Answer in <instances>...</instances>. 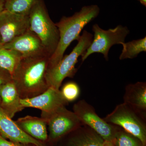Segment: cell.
<instances>
[{"mask_svg": "<svg viewBox=\"0 0 146 146\" xmlns=\"http://www.w3.org/2000/svg\"><path fill=\"white\" fill-rule=\"evenodd\" d=\"M4 9V0H0V12Z\"/></svg>", "mask_w": 146, "mask_h": 146, "instance_id": "24", "label": "cell"}, {"mask_svg": "<svg viewBox=\"0 0 146 146\" xmlns=\"http://www.w3.org/2000/svg\"><path fill=\"white\" fill-rule=\"evenodd\" d=\"M93 36L86 30L78 39V44L70 54L63 56L54 67L48 69L46 74L47 84L49 87L59 89L62 82L67 78H72L75 75V68L79 57L82 56L91 45Z\"/></svg>", "mask_w": 146, "mask_h": 146, "instance_id": "4", "label": "cell"}, {"mask_svg": "<svg viewBox=\"0 0 146 146\" xmlns=\"http://www.w3.org/2000/svg\"><path fill=\"white\" fill-rule=\"evenodd\" d=\"M23 58V56L16 50L0 48V67L7 71L12 76Z\"/></svg>", "mask_w": 146, "mask_h": 146, "instance_id": "17", "label": "cell"}, {"mask_svg": "<svg viewBox=\"0 0 146 146\" xmlns=\"http://www.w3.org/2000/svg\"><path fill=\"white\" fill-rule=\"evenodd\" d=\"M105 146H115L113 142H108L106 141V143Z\"/></svg>", "mask_w": 146, "mask_h": 146, "instance_id": "25", "label": "cell"}, {"mask_svg": "<svg viewBox=\"0 0 146 146\" xmlns=\"http://www.w3.org/2000/svg\"><path fill=\"white\" fill-rule=\"evenodd\" d=\"M143 5L146 6V0H138Z\"/></svg>", "mask_w": 146, "mask_h": 146, "instance_id": "26", "label": "cell"}, {"mask_svg": "<svg viewBox=\"0 0 146 146\" xmlns=\"http://www.w3.org/2000/svg\"><path fill=\"white\" fill-rule=\"evenodd\" d=\"M138 112L146 115V83L138 82L125 86L123 102Z\"/></svg>", "mask_w": 146, "mask_h": 146, "instance_id": "14", "label": "cell"}, {"mask_svg": "<svg viewBox=\"0 0 146 146\" xmlns=\"http://www.w3.org/2000/svg\"><path fill=\"white\" fill-rule=\"evenodd\" d=\"M63 97L69 102L77 99L80 94V89L77 84L71 82L65 84L60 90Z\"/></svg>", "mask_w": 146, "mask_h": 146, "instance_id": "21", "label": "cell"}, {"mask_svg": "<svg viewBox=\"0 0 146 146\" xmlns=\"http://www.w3.org/2000/svg\"><path fill=\"white\" fill-rule=\"evenodd\" d=\"M31 144H23L8 141L0 136V146H29Z\"/></svg>", "mask_w": 146, "mask_h": 146, "instance_id": "23", "label": "cell"}, {"mask_svg": "<svg viewBox=\"0 0 146 146\" xmlns=\"http://www.w3.org/2000/svg\"><path fill=\"white\" fill-rule=\"evenodd\" d=\"M123 50L120 54V60L133 59L140 53L146 52V37L142 39L124 42L121 44Z\"/></svg>", "mask_w": 146, "mask_h": 146, "instance_id": "18", "label": "cell"}, {"mask_svg": "<svg viewBox=\"0 0 146 146\" xmlns=\"http://www.w3.org/2000/svg\"><path fill=\"white\" fill-rule=\"evenodd\" d=\"M1 47H2V46H1V44H0V48H1Z\"/></svg>", "mask_w": 146, "mask_h": 146, "instance_id": "27", "label": "cell"}, {"mask_svg": "<svg viewBox=\"0 0 146 146\" xmlns=\"http://www.w3.org/2000/svg\"><path fill=\"white\" fill-rule=\"evenodd\" d=\"M15 122L20 128L33 138L43 142L48 141L47 123L43 118L27 115L19 118Z\"/></svg>", "mask_w": 146, "mask_h": 146, "instance_id": "15", "label": "cell"}, {"mask_svg": "<svg viewBox=\"0 0 146 146\" xmlns=\"http://www.w3.org/2000/svg\"><path fill=\"white\" fill-rule=\"evenodd\" d=\"M21 99L12 80L0 86V106L11 119L16 113L25 109L21 104Z\"/></svg>", "mask_w": 146, "mask_h": 146, "instance_id": "13", "label": "cell"}, {"mask_svg": "<svg viewBox=\"0 0 146 146\" xmlns=\"http://www.w3.org/2000/svg\"><path fill=\"white\" fill-rule=\"evenodd\" d=\"M44 119L48 126V139L52 142L58 141L84 125L74 112L67 109L65 106L60 108Z\"/></svg>", "mask_w": 146, "mask_h": 146, "instance_id": "8", "label": "cell"}, {"mask_svg": "<svg viewBox=\"0 0 146 146\" xmlns=\"http://www.w3.org/2000/svg\"><path fill=\"white\" fill-rule=\"evenodd\" d=\"M0 136L15 143L31 144L36 146H45L44 142L29 136L19 127L3 110L0 106Z\"/></svg>", "mask_w": 146, "mask_h": 146, "instance_id": "12", "label": "cell"}, {"mask_svg": "<svg viewBox=\"0 0 146 146\" xmlns=\"http://www.w3.org/2000/svg\"><path fill=\"white\" fill-rule=\"evenodd\" d=\"M2 47L18 52L23 58L50 56L39 37L29 29Z\"/></svg>", "mask_w": 146, "mask_h": 146, "instance_id": "11", "label": "cell"}, {"mask_svg": "<svg viewBox=\"0 0 146 146\" xmlns=\"http://www.w3.org/2000/svg\"><path fill=\"white\" fill-rule=\"evenodd\" d=\"M104 119L137 137L146 146V115L123 103L117 106Z\"/></svg>", "mask_w": 146, "mask_h": 146, "instance_id": "5", "label": "cell"}, {"mask_svg": "<svg viewBox=\"0 0 146 146\" xmlns=\"http://www.w3.org/2000/svg\"><path fill=\"white\" fill-rule=\"evenodd\" d=\"M115 146H144L137 137L117 126L114 142Z\"/></svg>", "mask_w": 146, "mask_h": 146, "instance_id": "20", "label": "cell"}, {"mask_svg": "<svg viewBox=\"0 0 146 146\" xmlns=\"http://www.w3.org/2000/svg\"><path fill=\"white\" fill-rule=\"evenodd\" d=\"M38 0H4V9L11 13L28 16Z\"/></svg>", "mask_w": 146, "mask_h": 146, "instance_id": "19", "label": "cell"}, {"mask_svg": "<svg viewBox=\"0 0 146 146\" xmlns=\"http://www.w3.org/2000/svg\"><path fill=\"white\" fill-rule=\"evenodd\" d=\"M92 31L94 33V39L86 52L81 56L82 62L95 53L102 54L105 59L108 60L110 48L115 44L121 45L125 42L126 37L129 33L127 27L121 25L105 30L96 24L93 26Z\"/></svg>", "mask_w": 146, "mask_h": 146, "instance_id": "6", "label": "cell"}, {"mask_svg": "<svg viewBox=\"0 0 146 146\" xmlns=\"http://www.w3.org/2000/svg\"><path fill=\"white\" fill-rule=\"evenodd\" d=\"M67 146H105L106 141L96 132L86 125H82L71 132Z\"/></svg>", "mask_w": 146, "mask_h": 146, "instance_id": "16", "label": "cell"}, {"mask_svg": "<svg viewBox=\"0 0 146 146\" xmlns=\"http://www.w3.org/2000/svg\"><path fill=\"white\" fill-rule=\"evenodd\" d=\"M73 111L84 125L89 127L105 141L113 142L117 126L110 124L98 115L93 106L84 100L74 104Z\"/></svg>", "mask_w": 146, "mask_h": 146, "instance_id": "7", "label": "cell"}, {"mask_svg": "<svg viewBox=\"0 0 146 146\" xmlns=\"http://www.w3.org/2000/svg\"><path fill=\"white\" fill-rule=\"evenodd\" d=\"M29 29L39 37L47 52L51 56L57 48L59 32L50 18L44 0H38L28 15Z\"/></svg>", "mask_w": 146, "mask_h": 146, "instance_id": "3", "label": "cell"}, {"mask_svg": "<svg viewBox=\"0 0 146 146\" xmlns=\"http://www.w3.org/2000/svg\"><path fill=\"white\" fill-rule=\"evenodd\" d=\"M12 76L7 71L0 67V86L12 80Z\"/></svg>", "mask_w": 146, "mask_h": 146, "instance_id": "22", "label": "cell"}, {"mask_svg": "<svg viewBox=\"0 0 146 146\" xmlns=\"http://www.w3.org/2000/svg\"><path fill=\"white\" fill-rule=\"evenodd\" d=\"M21 103L24 108H33L40 110L42 111L41 117L44 119L69 104L60 90L52 87H49L46 91L36 96L21 99Z\"/></svg>", "mask_w": 146, "mask_h": 146, "instance_id": "9", "label": "cell"}, {"mask_svg": "<svg viewBox=\"0 0 146 146\" xmlns=\"http://www.w3.org/2000/svg\"><path fill=\"white\" fill-rule=\"evenodd\" d=\"M100 11V7L97 5L85 6L72 16H63L55 23L60 38L55 52L50 58L48 69L59 63L71 43L78 40L84 28L98 16Z\"/></svg>", "mask_w": 146, "mask_h": 146, "instance_id": "2", "label": "cell"}, {"mask_svg": "<svg viewBox=\"0 0 146 146\" xmlns=\"http://www.w3.org/2000/svg\"><path fill=\"white\" fill-rule=\"evenodd\" d=\"M50 57L44 56L23 58L12 76L21 99L36 96L49 88L46 74Z\"/></svg>", "mask_w": 146, "mask_h": 146, "instance_id": "1", "label": "cell"}, {"mask_svg": "<svg viewBox=\"0 0 146 146\" xmlns=\"http://www.w3.org/2000/svg\"><path fill=\"white\" fill-rule=\"evenodd\" d=\"M28 16L3 9L0 12V44L2 47L29 30Z\"/></svg>", "mask_w": 146, "mask_h": 146, "instance_id": "10", "label": "cell"}]
</instances>
